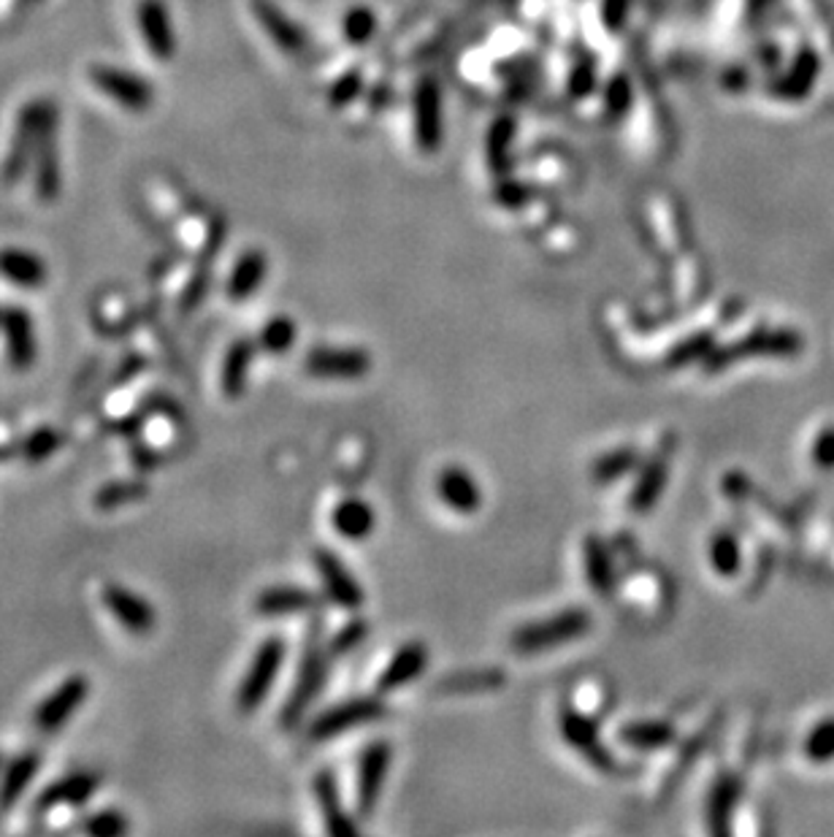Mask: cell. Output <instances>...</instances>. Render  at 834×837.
I'll return each mask as SVG.
<instances>
[{
  "mask_svg": "<svg viewBox=\"0 0 834 837\" xmlns=\"http://www.w3.org/2000/svg\"><path fill=\"white\" fill-rule=\"evenodd\" d=\"M54 109L52 101L47 98H38V101L25 103L16 114L14 134H11L9 152L3 157V166H0V182L3 185H16L25 172L30 168L33 155H36L38 139H41L43 123H47L49 112Z\"/></svg>",
  "mask_w": 834,
  "mask_h": 837,
  "instance_id": "6da1fadb",
  "label": "cell"
},
{
  "mask_svg": "<svg viewBox=\"0 0 834 837\" xmlns=\"http://www.w3.org/2000/svg\"><path fill=\"white\" fill-rule=\"evenodd\" d=\"M591 629V616L583 607H569V610L556 612L553 618H545L540 623H529L520 626L513 634L509 645L515 654H542V650L558 648L564 643L583 637Z\"/></svg>",
  "mask_w": 834,
  "mask_h": 837,
  "instance_id": "7a4b0ae2",
  "label": "cell"
},
{
  "mask_svg": "<svg viewBox=\"0 0 834 837\" xmlns=\"http://www.w3.org/2000/svg\"><path fill=\"white\" fill-rule=\"evenodd\" d=\"M92 87L101 90L114 106L125 109L130 114H144L155 106V87L141 74H134L128 68L109 63H96L87 68Z\"/></svg>",
  "mask_w": 834,
  "mask_h": 837,
  "instance_id": "3957f363",
  "label": "cell"
},
{
  "mask_svg": "<svg viewBox=\"0 0 834 837\" xmlns=\"http://www.w3.org/2000/svg\"><path fill=\"white\" fill-rule=\"evenodd\" d=\"M285 661V639L282 637H266L261 648L252 656V664L247 675L241 677V686L236 692V705L241 713H255L263 705V699L271 692L274 681H277L279 670Z\"/></svg>",
  "mask_w": 834,
  "mask_h": 837,
  "instance_id": "277c9868",
  "label": "cell"
},
{
  "mask_svg": "<svg viewBox=\"0 0 834 837\" xmlns=\"http://www.w3.org/2000/svg\"><path fill=\"white\" fill-rule=\"evenodd\" d=\"M799 337L788 331H754L748 337L737 339L723 347H712L710 355L702 360L705 371H723L737 360L748 358V355H786L799 350Z\"/></svg>",
  "mask_w": 834,
  "mask_h": 837,
  "instance_id": "5b68a950",
  "label": "cell"
},
{
  "mask_svg": "<svg viewBox=\"0 0 834 837\" xmlns=\"http://www.w3.org/2000/svg\"><path fill=\"white\" fill-rule=\"evenodd\" d=\"M388 710H386V702L380 699V694H377V697L348 699V702L326 710V713H320L315 721H312L309 740H331V737L344 735V732L355 730V726L382 719Z\"/></svg>",
  "mask_w": 834,
  "mask_h": 837,
  "instance_id": "8992f818",
  "label": "cell"
},
{
  "mask_svg": "<svg viewBox=\"0 0 834 837\" xmlns=\"http://www.w3.org/2000/svg\"><path fill=\"white\" fill-rule=\"evenodd\" d=\"M558 726H561V735L591 768L602 770L605 775H621V764L618 759L607 751V746L602 743L599 732H596L594 721L580 715L578 710H561V719H558Z\"/></svg>",
  "mask_w": 834,
  "mask_h": 837,
  "instance_id": "52a82bcc",
  "label": "cell"
},
{
  "mask_svg": "<svg viewBox=\"0 0 834 837\" xmlns=\"http://www.w3.org/2000/svg\"><path fill=\"white\" fill-rule=\"evenodd\" d=\"M136 27L141 41L157 63H172L177 58V30L166 0H139L136 3Z\"/></svg>",
  "mask_w": 834,
  "mask_h": 837,
  "instance_id": "ba28073f",
  "label": "cell"
},
{
  "mask_svg": "<svg viewBox=\"0 0 834 837\" xmlns=\"http://www.w3.org/2000/svg\"><path fill=\"white\" fill-rule=\"evenodd\" d=\"M323 683H326V656H323L317 639H309L304 650V661H301L299 677H295L293 692L288 694L282 708V724L293 726L299 724L301 715L306 713V708L312 705V699L320 694Z\"/></svg>",
  "mask_w": 834,
  "mask_h": 837,
  "instance_id": "9c48e42d",
  "label": "cell"
},
{
  "mask_svg": "<svg viewBox=\"0 0 834 837\" xmlns=\"http://www.w3.org/2000/svg\"><path fill=\"white\" fill-rule=\"evenodd\" d=\"M304 369L315 377L355 380L369 375L371 355L361 347H312L304 355Z\"/></svg>",
  "mask_w": 834,
  "mask_h": 837,
  "instance_id": "30bf717a",
  "label": "cell"
},
{
  "mask_svg": "<svg viewBox=\"0 0 834 837\" xmlns=\"http://www.w3.org/2000/svg\"><path fill=\"white\" fill-rule=\"evenodd\" d=\"M391 743H371L358 762V816L369 819L382 795V786L391 770Z\"/></svg>",
  "mask_w": 834,
  "mask_h": 837,
  "instance_id": "8fae6325",
  "label": "cell"
},
{
  "mask_svg": "<svg viewBox=\"0 0 834 837\" xmlns=\"http://www.w3.org/2000/svg\"><path fill=\"white\" fill-rule=\"evenodd\" d=\"M33 163H36V195L49 204L60 195V150H58V106L49 112L47 123H43L41 139H38L36 155H33Z\"/></svg>",
  "mask_w": 834,
  "mask_h": 837,
  "instance_id": "7c38bea8",
  "label": "cell"
},
{
  "mask_svg": "<svg viewBox=\"0 0 834 837\" xmlns=\"http://www.w3.org/2000/svg\"><path fill=\"white\" fill-rule=\"evenodd\" d=\"M87 692H90V683H87L85 675H74L60 683V686L38 705L36 715H33L38 730L47 732V735L49 732H58L60 726L81 708V702L87 699Z\"/></svg>",
  "mask_w": 834,
  "mask_h": 837,
  "instance_id": "4fadbf2b",
  "label": "cell"
},
{
  "mask_svg": "<svg viewBox=\"0 0 834 837\" xmlns=\"http://www.w3.org/2000/svg\"><path fill=\"white\" fill-rule=\"evenodd\" d=\"M315 563L323 578V585H326L328 599H331L333 605L344 607V610H361V605H364V588H361L358 580L353 578V572L344 567L342 558L328 548H317Z\"/></svg>",
  "mask_w": 834,
  "mask_h": 837,
  "instance_id": "5bb4252c",
  "label": "cell"
},
{
  "mask_svg": "<svg viewBox=\"0 0 834 837\" xmlns=\"http://www.w3.org/2000/svg\"><path fill=\"white\" fill-rule=\"evenodd\" d=\"M0 331L5 337V353L9 364L16 371L30 369L36 360V328L33 317L22 306H3L0 309Z\"/></svg>",
  "mask_w": 834,
  "mask_h": 837,
  "instance_id": "9a60e30c",
  "label": "cell"
},
{
  "mask_svg": "<svg viewBox=\"0 0 834 837\" xmlns=\"http://www.w3.org/2000/svg\"><path fill=\"white\" fill-rule=\"evenodd\" d=\"M669 456H672V447H661L647 461H642L636 483L629 494V510L634 516H647L661 499L669 480Z\"/></svg>",
  "mask_w": 834,
  "mask_h": 837,
  "instance_id": "2e32d148",
  "label": "cell"
},
{
  "mask_svg": "<svg viewBox=\"0 0 834 837\" xmlns=\"http://www.w3.org/2000/svg\"><path fill=\"white\" fill-rule=\"evenodd\" d=\"M103 605L117 618L119 626H125L128 632L150 634L155 629V610H152L150 601L136 594V591L125 588V585H106L103 588Z\"/></svg>",
  "mask_w": 834,
  "mask_h": 837,
  "instance_id": "e0dca14e",
  "label": "cell"
},
{
  "mask_svg": "<svg viewBox=\"0 0 834 837\" xmlns=\"http://www.w3.org/2000/svg\"><path fill=\"white\" fill-rule=\"evenodd\" d=\"M437 494L439 499H442L450 510L458 512V516H471V512L480 510L482 505L480 485L460 467H447L439 472Z\"/></svg>",
  "mask_w": 834,
  "mask_h": 837,
  "instance_id": "ac0fdd59",
  "label": "cell"
},
{
  "mask_svg": "<svg viewBox=\"0 0 834 837\" xmlns=\"http://www.w3.org/2000/svg\"><path fill=\"white\" fill-rule=\"evenodd\" d=\"M428 664V648L422 643H407L393 654L382 675L377 677V694H393L422 675Z\"/></svg>",
  "mask_w": 834,
  "mask_h": 837,
  "instance_id": "d6986e66",
  "label": "cell"
},
{
  "mask_svg": "<svg viewBox=\"0 0 834 837\" xmlns=\"http://www.w3.org/2000/svg\"><path fill=\"white\" fill-rule=\"evenodd\" d=\"M312 789H315L317 806H320L323 819H326V829L337 837H353L358 835V824L344 813L342 800H339V786L333 778L331 770H320L312 781Z\"/></svg>",
  "mask_w": 834,
  "mask_h": 837,
  "instance_id": "ffe728a7",
  "label": "cell"
},
{
  "mask_svg": "<svg viewBox=\"0 0 834 837\" xmlns=\"http://www.w3.org/2000/svg\"><path fill=\"white\" fill-rule=\"evenodd\" d=\"M0 279L22 290H36L47 282V264L30 250L3 248L0 250Z\"/></svg>",
  "mask_w": 834,
  "mask_h": 837,
  "instance_id": "44dd1931",
  "label": "cell"
},
{
  "mask_svg": "<svg viewBox=\"0 0 834 837\" xmlns=\"http://www.w3.org/2000/svg\"><path fill=\"white\" fill-rule=\"evenodd\" d=\"M98 784H101V781H98V775L92 773L65 775V778L54 781L49 789H43V795L38 797L36 802V811L47 813L60 806H85V802L96 795Z\"/></svg>",
  "mask_w": 834,
  "mask_h": 837,
  "instance_id": "7402d4cb",
  "label": "cell"
},
{
  "mask_svg": "<svg viewBox=\"0 0 834 837\" xmlns=\"http://www.w3.org/2000/svg\"><path fill=\"white\" fill-rule=\"evenodd\" d=\"M252 360H255V342L252 339H236L225 353L223 371H219V385H223L225 396L239 398L247 391Z\"/></svg>",
  "mask_w": 834,
  "mask_h": 837,
  "instance_id": "603a6c76",
  "label": "cell"
},
{
  "mask_svg": "<svg viewBox=\"0 0 834 837\" xmlns=\"http://www.w3.org/2000/svg\"><path fill=\"white\" fill-rule=\"evenodd\" d=\"M331 523L339 532V537L350 540V543H361V540H366L371 532H375L377 516L375 510H371L369 502L353 496V499L339 502L337 510H333L331 516Z\"/></svg>",
  "mask_w": 834,
  "mask_h": 837,
  "instance_id": "cb8c5ba5",
  "label": "cell"
},
{
  "mask_svg": "<svg viewBox=\"0 0 834 837\" xmlns=\"http://www.w3.org/2000/svg\"><path fill=\"white\" fill-rule=\"evenodd\" d=\"M317 596L301 585H271L261 591L255 599V610L261 616H288V612H301L317 607Z\"/></svg>",
  "mask_w": 834,
  "mask_h": 837,
  "instance_id": "d4e9b609",
  "label": "cell"
},
{
  "mask_svg": "<svg viewBox=\"0 0 834 837\" xmlns=\"http://www.w3.org/2000/svg\"><path fill=\"white\" fill-rule=\"evenodd\" d=\"M583 563L591 588L602 596H610L612 591H616V569H612V556L599 534H589V537H585Z\"/></svg>",
  "mask_w": 834,
  "mask_h": 837,
  "instance_id": "484cf974",
  "label": "cell"
},
{
  "mask_svg": "<svg viewBox=\"0 0 834 837\" xmlns=\"http://www.w3.org/2000/svg\"><path fill=\"white\" fill-rule=\"evenodd\" d=\"M38 764H41V757L30 751L16 757L14 762L5 768L3 781H0V811H9L11 806H16V800L25 795V789L33 784V778H36Z\"/></svg>",
  "mask_w": 834,
  "mask_h": 837,
  "instance_id": "4316f807",
  "label": "cell"
},
{
  "mask_svg": "<svg viewBox=\"0 0 834 837\" xmlns=\"http://www.w3.org/2000/svg\"><path fill=\"white\" fill-rule=\"evenodd\" d=\"M266 277V255L261 250H250L236 261L233 271L228 279V295L233 301H247Z\"/></svg>",
  "mask_w": 834,
  "mask_h": 837,
  "instance_id": "83f0119b",
  "label": "cell"
},
{
  "mask_svg": "<svg viewBox=\"0 0 834 837\" xmlns=\"http://www.w3.org/2000/svg\"><path fill=\"white\" fill-rule=\"evenodd\" d=\"M740 784L732 775H721L716 781L707 800V829L712 835H729V819H732V808L737 802Z\"/></svg>",
  "mask_w": 834,
  "mask_h": 837,
  "instance_id": "f1b7e54d",
  "label": "cell"
},
{
  "mask_svg": "<svg viewBox=\"0 0 834 837\" xmlns=\"http://www.w3.org/2000/svg\"><path fill=\"white\" fill-rule=\"evenodd\" d=\"M621 740L640 751H661L672 746L674 726L667 721H631L621 730Z\"/></svg>",
  "mask_w": 834,
  "mask_h": 837,
  "instance_id": "f546056e",
  "label": "cell"
},
{
  "mask_svg": "<svg viewBox=\"0 0 834 837\" xmlns=\"http://www.w3.org/2000/svg\"><path fill=\"white\" fill-rule=\"evenodd\" d=\"M640 467H642V456L634 451V447H618V451H610L605 453V456L596 458L594 467H591V478H594L596 483L607 485L626 478V474L636 472Z\"/></svg>",
  "mask_w": 834,
  "mask_h": 837,
  "instance_id": "4dcf8cb0",
  "label": "cell"
},
{
  "mask_svg": "<svg viewBox=\"0 0 834 837\" xmlns=\"http://www.w3.org/2000/svg\"><path fill=\"white\" fill-rule=\"evenodd\" d=\"M716 347V333L712 331H696L691 337L680 339L672 350L664 358V366L667 369H680V366L688 364H702V360L710 355V350Z\"/></svg>",
  "mask_w": 834,
  "mask_h": 837,
  "instance_id": "1f68e13d",
  "label": "cell"
},
{
  "mask_svg": "<svg viewBox=\"0 0 834 837\" xmlns=\"http://www.w3.org/2000/svg\"><path fill=\"white\" fill-rule=\"evenodd\" d=\"M252 9H255V16L257 22H261L263 27L268 30V36L274 38L277 43H282L285 49H295L299 47V30H295L293 22H288L282 16V11L277 9L274 3H268V0H252Z\"/></svg>",
  "mask_w": 834,
  "mask_h": 837,
  "instance_id": "d6a6232c",
  "label": "cell"
},
{
  "mask_svg": "<svg viewBox=\"0 0 834 837\" xmlns=\"http://www.w3.org/2000/svg\"><path fill=\"white\" fill-rule=\"evenodd\" d=\"M710 563L721 578H732L740 572L743 563V550H740L737 537L732 532H718L710 543Z\"/></svg>",
  "mask_w": 834,
  "mask_h": 837,
  "instance_id": "836d02e7",
  "label": "cell"
},
{
  "mask_svg": "<svg viewBox=\"0 0 834 837\" xmlns=\"http://www.w3.org/2000/svg\"><path fill=\"white\" fill-rule=\"evenodd\" d=\"M295 344V322L290 317H274L257 333V347L263 353L282 355Z\"/></svg>",
  "mask_w": 834,
  "mask_h": 837,
  "instance_id": "e575fe53",
  "label": "cell"
},
{
  "mask_svg": "<svg viewBox=\"0 0 834 837\" xmlns=\"http://www.w3.org/2000/svg\"><path fill=\"white\" fill-rule=\"evenodd\" d=\"M147 496V485L136 483V480H119V483H109L98 491L96 505L101 510H114V507L130 505V502H139Z\"/></svg>",
  "mask_w": 834,
  "mask_h": 837,
  "instance_id": "d590c367",
  "label": "cell"
},
{
  "mask_svg": "<svg viewBox=\"0 0 834 837\" xmlns=\"http://www.w3.org/2000/svg\"><path fill=\"white\" fill-rule=\"evenodd\" d=\"M803 753L816 764L832 762L834 759V719H824L810 730V735L805 737Z\"/></svg>",
  "mask_w": 834,
  "mask_h": 837,
  "instance_id": "8d00e7d4",
  "label": "cell"
},
{
  "mask_svg": "<svg viewBox=\"0 0 834 837\" xmlns=\"http://www.w3.org/2000/svg\"><path fill=\"white\" fill-rule=\"evenodd\" d=\"M504 683V675L496 670L485 672H460V675L439 681L442 692H482V688H498Z\"/></svg>",
  "mask_w": 834,
  "mask_h": 837,
  "instance_id": "74e56055",
  "label": "cell"
},
{
  "mask_svg": "<svg viewBox=\"0 0 834 837\" xmlns=\"http://www.w3.org/2000/svg\"><path fill=\"white\" fill-rule=\"evenodd\" d=\"M128 829H130L128 819H125L119 811H101L85 822V833L96 837H117L128 833Z\"/></svg>",
  "mask_w": 834,
  "mask_h": 837,
  "instance_id": "f35d334b",
  "label": "cell"
},
{
  "mask_svg": "<svg viewBox=\"0 0 834 837\" xmlns=\"http://www.w3.org/2000/svg\"><path fill=\"white\" fill-rule=\"evenodd\" d=\"M58 445H60L58 431L38 429V431H33L30 440L25 442V451L22 453H25L27 461H43V458H49L54 451H58Z\"/></svg>",
  "mask_w": 834,
  "mask_h": 837,
  "instance_id": "ab89813d",
  "label": "cell"
},
{
  "mask_svg": "<svg viewBox=\"0 0 834 837\" xmlns=\"http://www.w3.org/2000/svg\"><path fill=\"white\" fill-rule=\"evenodd\" d=\"M366 632H369V626H366L364 621H353V623H348V626H344L342 632H339L337 637H333V643H331V654H333V656H342V654H348V650L358 648V645L364 643Z\"/></svg>",
  "mask_w": 834,
  "mask_h": 837,
  "instance_id": "60d3db41",
  "label": "cell"
},
{
  "mask_svg": "<svg viewBox=\"0 0 834 837\" xmlns=\"http://www.w3.org/2000/svg\"><path fill=\"white\" fill-rule=\"evenodd\" d=\"M813 458L819 467H834V429H826L824 434H819L813 447Z\"/></svg>",
  "mask_w": 834,
  "mask_h": 837,
  "instance_id": "b9f144b4",
  "label": "cell"
},
{
  "mask_svg": "<svg viewBox=\"0 0 834 837\" xmlns=\"http://www.w3.org/2000/svg\"><path fill=\"white\" fill-rule=\"evenodd\" d=\"M27 3H41V0H27Z\"/></svg>",
  "mask_w": 834,
  "mask_h": 837,
  "instance_id": "7bdbcfd3",
  "label": "cell"
}]
</instances>
